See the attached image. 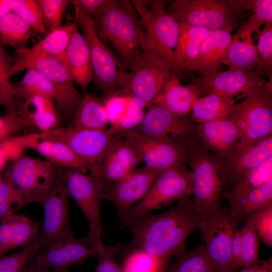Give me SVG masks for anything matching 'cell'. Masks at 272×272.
Segmentation results:
<instances>
[{"label": "cell", "instance_id": "6da1fadb", "mask_svg": "<svg viewBox=\"0 0 272 272\" xmlns=\"http://www.w3.org/2000/svg\"><path fill=\"white\" fill-rule=\"evenodd\" d=\"M202 218L190 197L178 201L163 213L132 218L124 223L132 233L125 248L141 249L169 264L173 257L185 251L186 240L198 229Z\"/></svg>", "mask_w": 272, "mask_h": 272}, {"label": "cell", "instance_id": "7a4b0ae2", "mask_svg": "<svg viewBox=\"0 0 272 272\" xmlns=\"http://www.w3.org/2000/svg\"><path fill=\"white\" fill-rule=\"evenodd\" d=\"M187 151L186 164L192 173V200L196 212L202 217L221 210L223 193L229 183L226 164L208 151L194 134L183 138Z\"/></svg>", "mask_w": 272, "mask_h": 272}, {"label": "cell", "instance_id": "3957f363", "mask_svg": "<svg viewBox=\"0 0 272 272\" xmlns=\"http://www.w3.org/2000/svg\"><path fill=\"white\" fill-rule=\"evenodd\" d=\"M92 18L100 37L111 44L123 68L129 70L141 51L144 34L141 21L131 2L109 0Z\"/></svg>", "mask_w": 272, "mask_h": 272}, {"label": "cell", "instance_id": "277c9868", "mask_svg": "<svg viewBox=\"0 0 272 272\" xmlns=\"http://www.w3.org/2000/svg\"><path fill=\"white\" fill-rule=\"evenodd\" d=\"M131 3L146 29L141 51L160 59L173 71L179 22L166 10L168 1L133 0Z\"/></svg>", "mask_w": 272, "mask_h": 272}, {"label": "cell", "instance_id": "5b68a950", "mask_svg": "<svg viewBox=\"0 0 272 272\" xmlns=\"http://www.w3.org/2000/svg\"><path fill=\"white\" fill-rule=\"evenodd\" d=\"M229 117L240 132V143L233 162L253 144L272 135L271 77L262 87L241 103H236Z\"/></svg>", "mask_w": 272, "mask_h": 272}, {"label": "cell", "instance_id": "8992f818", "mask_svg": "<svg viewBox=\"0 0 272 272\" xmlns=\"http://www.w3.org/2000/svg\"><path fill=\"white\" fill-rule=\"evenodd\" d=\"M167 11L178 22L232 32L245 11L243 1L175 0Z\"/></svg>", "mask_w": 272, "mask_h": 272}, {"label": "cell", "instance_id": "52a82bcc", "mask_svg": "<svg viewBox=\"0 0 272 272\" xmlns=\"http://www.w3.org/2000/svg\"><path fill=\"white\" fill-rule=\"evenodd\" d=\"M41 132V139L60 141L67 145L86 164L90 175L103 192L102 166L108 148L115 138L107 128L94 130L82 128L73 124Z\"/></svg>", "mask_w": 272, "mask_h": 272}, {"label": "cell", "instance_id": "ba28073f", "mask_svg": "<svg viewBox=\"0 0 272 272\" xmlns=\"http://www.w3.org/2000/svg\"><path fill=\"white\" fill-rule=\"evenodd\" d=\"M75 8V20L82 30V36L89 49L94 82L105 94L110 96L125 84L128 72L119 59L106 46L99 36L92 17Z\"/></svg>", "mask_w": 272, "mask_h": 272}, {"label": "cell", "instance_id": "9c48e42d", "mask_svg": "<svg viewBox=\"0 0 272 272\" xmlns=\"http://www.w3.org/2000/svg\"><path fill=\"white\" fill-rule=\"evenodd\" d=\"M192 196V173L186 164L161 172L144 198L132 207L122 220L124 223Z\"/></svg>", "mask_w": 272, "mask_h": 272}, {"label": "cell", "instance_id": "30bf717a", "mask_svg": "<svg viewBox=\"0 0 272 272\" xmlns=\"http://www.w3.org/2000/svg\"><path fill=\"white\" fill-rule=\"evenodd\" d=\"M101 239L89 234L82 238L73 233L57 239L41 248L34 261L39 265L52 268L55 272H67L75 264L82 265L88 258L109 249Z\"/></svg>", "mask_w": 272, "mask_h": 272}, {"label": "cell", "instance_id": "8fae6325", "mask_svg": "<svg viewBox=\"0 0 272 272\" xmlns=\"http://www.w3.org/2000/svg\"><path fill=\"white\" fill-rule=\"evenodd\" d=\"M6 174L20 193L24 207L33 202L42 204L57 172L55 166L48 161L22 154L12 161Z\"/></svg>", "mask_w": 272, "mask_h": 272}, {"label": "cell", "instance_id": "7c38bea8", "mask_svg": "<svg viewBox=\"0 0 272 272\" xmlns=\"http://www.w3.org/2000/svg\"><path fill=\"white\" fill-rule=\"evenodd\" d=\"M174 72L157 58L141 51L131 65L126 81L117 91L151 104Z\"/></svg>", "mask_w": 272, "mask_h": 272}, {"label": "cell", "instance_id": "4fadbf2b", "mask_svg": "<svg viewBox=\"0 0 272 272\" xmlns=\"http://www.w3.org/2000/svg\"><path fill=\"white\" fill-rule=\"evenodd\" d=\"M57 170L70 197L74 198L88 221L89 234L101 238V236L105 235L100 213L103 191L90 174L74 169Z\"/></svg>", "mask_w": 272, "mask_h": 272}, {"label": "cell", "instance_id": "5bb4252c", "mask_svg": "<svg viewBox=\"0 0 272 272\" xmlns=\"http://www.w3.org/2000/svg\"><path fill=\"white\" fill-rule=\"evenodd\" d=\"M227 209L202 217L198 230L208 256L216 272H235L231 255L234 229Z\"/></svg>", "mask_w": 272, "mask_h": 272}, {"label": "cell", "instance_id": "9a60e30c", "mask_svg": "<svg viewBox=\"0 0 272 272\" xmlns=\"http://www.w3.org/2000/svg\"><path fill=\"white\" fill-rule=\"evenodd\" d=\"M122 137L132 145L145 166L151 169L161 172L186 163L187 151L183 138H149L130 133Z\"/></svg>", "mask_w": 272, "mask_h": 272}, {"label": "cell", "instance_id": "2e32d148", "mask_svg": "<svg viewBox=\"0 0 272 272\" xmlns=\"http://www.w3.org/2000/svg\"><path fill=\"white\" fill-rule=\"evenodd\" d=\"M191 82L197 85L200 95L215 93L236 100L245 99L266 83L254 71L231 69L225 72H213Z\"/></svg>", "mask_w": 272, "mask_h": 272}, {"label": "cell", "instance_id": "e0dca14e", "mask_svg": "<svg viewBox=\"0 0 272 272\" xmlns=\"http://www.w3.org/2000/svg\"><path fill=\"white\" fill-rule=\"evenodd\" d=\"M70 197L57 173L49 192L41 205L44 210V220L35 241L40 249L57 239L73 233L69 220Z\"/></svg>", "mask_w": 272, "mask_h": 272}, {"label": "cell", "instance_id": "ac0fdd59", "mask_svg": "<svg viewBox=\"0 0 272 272\" xmlns=\"http://www.w3.org/2000/svg\"><path fill=\"white\" fill-rule=\"evenodd\" d=\"M27 71L23 79L14 85L15 98L23 101L33 94L43 95L55 101L65 116L73 118L84 95L76 89H67L52 82L35 70Z\"/></svg>", "mask_w": 272, "mask_h": 272}, {"label": "cell", "instance_id": "d6986e66", "mask_svg": "<svg viewBox=\"0 0 272 272\" xmlns=\"http://www.w3.org/2000/svg\"><path fill=\"white\" fill-rule=\"evenodd\" d=\"M160 173L146 166L137 168L122 180L108 184L102 198L114 205L122 220L127 211L146 195Z\"/></svg>", "mask_w": 272, "mask_h": 272}, {"label": "cell", "instance_id": "ffe728a7", "mask_svg": "<svg viewBox=\"0 0 272 272\" xmlns=\"http://www.w3.org/2000/svg\"><path fill=\"white\" fill-rule=\"evenodd\" d=\"M194 133L204 147L223 161L228 169L240 143V132L235 122L229 116L195 124Z\"/></svg>", "mask_w": 272, "mask_h": 272}, {"label": "cell", "instance_id": "44dd1931", "mask_svg": "<svg viewBox=\"0 0 272 272\" xmlns=\"http://www.w3.org/2000/svg\"><path fill=\"white\" fill-rule=\"evenodd\" d=\"M195 125L190 116H178L161 106L151 104L147 107L141 123L126 133L149 138H182L194 133Z\"/></svg>", "mask_w": 272, "mask_h": 272}, {"label": "cell", "instance_id": "7402d4cb", "mask_svg": "<svg viewBox=\"0 0 272 272\" xmlns=\"http://www.w3.org/2000/svg\"><path fill=\"white\" fill-rule=\"evenodd\" d=\"M140 162L137 152L126 138H115L108 148L102 166L106 187L126 177L137 168Z\"/></svg>", "mask_w": 272, "mask_h": 272}, {"label": "cell", "instance_id": "603a6c76", "mask_svg": "<svg viewBox=\"0 0 272 272\" xmlns=\"http://www.w3.org/2000/svg\"><path fill=\"white\" fill-rule=\"evenodd\" d=\"M57 58L64 65L73 82L85 92L94 79V71L89 48L78 25L64 52Z\"/></svg>", "mask_w": 272, "mask_h": 272}, {"label": "cell", "instance_id": "cb8c5ba5", "mask_svg": "<svg viewBox=\"0 0 272 272\" xmlns=\"http://www.w3.org/2000/svg\"><path fill=\"white\" fill-rule=\"evenodd\" d=\"M200 97L197 85H183L174 72L162 91L152 104L161 106L180 117L189 116L192 107Z\"/></svg>", "mask_w": 272, "mask_h": 272}, {"label": "cell", "instance_id": "d4e9b609", "mask_svg": "<svg viewBox=\"0 0 272 272\" xmlns=\"http://www.w3.org/2000/svg\"><path fill=\"white\" fill-rule=\"evenodd\" d=\"M223 197L228 202L229 218L236 227L241 221H246L255 212L272 203V181L241 194H235L225 189Z\"/></svg>", "mask_w": 272, "mask_h": 272}, {"label": "cell", "instance_id": "484cf974", "mask_svg": "<svg viewBox=\"0 0 272 272\" xmlns=\"http://www.w3.org/2000/svg\"><path fill=\"white\" fill-rule=\"evenodd\" d=\"M232 32L225 29L211 30L202 41L197 57L187 72H198L202 76L218 71L231 42Z\"/></svg>", "mask_w": 272, "mask_h": 272}, {"label": "cell", "instance_id": "4316f807", "mask_svg": "<svg viewBox=\"0 0 272 272\" xmlns=\"http://www.w3.org/2000/svg\"><path fill=\"white\" fill-rule=\"evenodd\" d=\"M78 24L74 20L73 23L49 32L45 37L37 43L33 47L26 50H18L20 56L15 59L10 74L23 64L37 58L43 56L59 57L64 52Z\"/></svg>", "mask_w": 272, "mask_h": 272}, {"label": "cell", "instance_id": "83f0119b", "mask_svg": "<svg viewBox=\"0 0 272 272\" xmlns=\"http://www.w3.org/2000/svg\"><path fill=\"white\" fill-rule=\"evenodd\" d=\"M210 32L207 28L179 22L178 40L173 56L174 72L177 74L188 72Z\"/></svg>", "mask_w": 272, "mask_h": 272}, {"label": "cell", "instance_id": "f1b7e54d", "mask_svg": "<svg viewBox=\"0 0 272 272\" xmlns=\"http://www.w3.org/2000/svg\"><path fill=\"white\" fill-rule=\"evenodd\" d=\"M15 107L17 113L40 132L57 127L59 119L54 101L46 96L33 94L22 101H15Z\"/></svg>", "mask_w": 272, "mask_h": 272}, {"label": "cell", "instance_id": "f546056e", "mask_svg": "<svg viewBox=\"0 0 272 272\" xmlns=\"http://www.w3.org/2000/svg\"><path fill=\"white\" fill-rule=\"evenodd\" d=\"M223 63L233 70L253 71L256 69L258 53L251 35H241L236 32L232 34Z\"/></svg>", "mask_w": 272, "mask_h": 272}, {"label": "cell", "instance_id": "4dcf8cb0", "mask_svg": "<svg viewBox=\"0 0 272 272\" xmlns=\"http://www.w3.org/2000/svg\"><path fill=\"white\" fill-rule=\"evenodd\" d=\"M272 156V135L253 144L242 153L228 169L229 183L232 186L248 171Z\"/></svg>", "mask_w": 272, "mask_h": 272}, {"label": "cell", "instance_id": "1f68e13d", "mask_svg": "<svg viewBox=\"0 0 272 272\" xmlns=\"http://www.w3.org/2000/svg\"><path fill=\"white\" fill-rule=\"evenodd\" d=\"M236 102L234 99L215 93L199 97L192 107L190 119L195 124H201L227 118Z\"/></svg>", "mask_w": 272, "mask_h": 272}, {"label": "cell", "instance_id": "d6a6232c", "mask_svg": "<svg viewBox=\"0 0 272 272\" xmlns=\"http://www.w3.org/2000/svg\"><path fill=\"white\" fill-rule=\"evenodd\" d=\"M54 166L77 169L85 173L86 163L64 143L40 138L31 147Z\"/></svg>", "mask_w": 272, "mask_h": 272}, {"label": "cell", "instance_id": "836d02e7", "mask_svg": "<svg viewBox=\"0 0 272 272\" xmlns=\"http://www.w3.org/2000/svg\"><path fill=\"white\" fill-rule=\"evenodd\" d=\"M73 124L94 130H106L109 125L102 99L85 94L73 116Z\"/></svg>", "mask_w": 272, "mask_h": 272}, {"label": "cell", "instance_id": "e575fe53", "mask_svg": "<svg viewBox=\"0 0 272 272\" xmlns=\"http://www.w3.org/2000/svg\"><path fill=\"white\" fill-rule=\"evenodd\" d=\"M35 70L52 82L67 89H75L62 62L57 57L43 56L32 60L10 74V77L24 70Z\"/></svg>", "mask_w": 272, "mask_h": 272}, {"label": "cell", "instance_id": "d590c367", "mask_svg": "<svg viewBox=\"0 0 272 272\" xmlns=\"http://www.w3.org/2000/svg\"><path fill=\"white\" fill-rule=\"evenodd\" d=\"M34 31L13 12L0 18V44L18 50L24 49Z\"/></svg>", "mask_w": 272, "mask_h": 272}, {"label": "cell", "instance_id": "8d00e7d4", "mask_svg": "<svg viewBox=\"0 0 272 272\" xmlns=\"http://www.w3.org/2000/svg\"><path fill=\"white\" fill-rule=\"evenodd\" d=\"M163 272H216L203 243L175 257Z\"/></svg>", "mask_w": 272, "mask_h": 272}, {"label": "cell", "instance_id": "74e56055", "mask_svg": "<svg viewBox=\"0 0 272 272\" xmlns=\"http://www.w3.org/2000/svg\"><path fill=\"white\" fill-rule=\"evenodd\" d=\"M245 11L250 10L252 15L243 22L236 33L241 35L257 33L262 25L272 22L271 0L243 1Z\"/></svg>", "mask_w": 272, "mask_h": 272}, {"label": "cell", "instance_id": "f35d334b", "mask_svg": "<svg viewBox=\"0 0 272 272\" xmlns=\"http://www.w3.org/2000/svg\"><path fill=\"white\" fill-rule=\"evenodd\" d=\"M126 252L120 264L122 272H163L169 264L137 248H125Z\"/></svg>", "mask_w": 272, "mask_h": 272}, {"label": "cell", "instance_id": "ab89813d", "mask_svg": "<svg viewBox=\"0 0 272 272\" xmlns=\"http://www.w3.org/2000/svg\"><path fill=\"white\" fill-rule=\"evenodd\" d=\"M272 181V156L248 171L229 190L235 194L244 193Z\"/></svg>", "mask_w": 272, "mask_h": 272}, {"label": "cell", "instance_id": "60d3db41", "mask_svg": "<svg viewBox=\"0 0 272 272\" xmlns=\"http://www.w3.org/2000/svg\"><path fill=\"white\" fill-rule=\"evenodd\" d=\"M12 230V249L24 247L34 242L40 230V222L27 216L14 213L10 216Z\"/></svg>", "mask_w": 272, "mask_h": 272}, {"label": "cell", "instance_id": "b9f144b4", "mask_svg": "<svg viewBox=\"0 0 272 272\" xmlns=\"http://www.w3.org/2000/svg\"><path fill=\"white\" fill-rule=\"evenodd\" d=\"M41 132L22 135H12L0 142V171L5 165L13 161L23 154V152L31 147L40 138Z\"/></svg>", "mask_w": 272, "mask_h": 272}, {"label": "cell", "instance_id": "7bdbcfd3", "mask_svg": "<svg viewBox=\"0 0 272 272\" xmlns=\"http://www.w3.org/2000/svg\"><path fill=\"white\" fill-rule=\"evenodd\" d=\"M256 34L258 63L254 72L261 78L269 77L272 76V22L265 24Z\"/></svg>", "mask_w": 272, "mask_h": 272}, {"label": "cell", "instance_id": "ee69618b", "mask_svg": "<svg viewBox=\"0 0 272 272\" xmlns=\"http://www.w3.org/2000/svg\"><path fill=\"white\" fill-rule=\"evenodd\" d=\"M240 229L243 267H247L255 264L260 260L259 258V238L254 228L251 216L246 220L244 224Z\"/></svg>", "mask_w": 272, "mask_h": 272}, {"label": "cell", "instance_id": "f6af8a7d", "mask_svg": "<svg viewBox=\"0 0 272 272\" xmlns=\"http://www.w3.org/2000/svg\"><path fill=\"white\" fill-rule=\"evenodd\" d=\"M149 105L140 98L130 96L127 112L118 125L109 127L108 130L115 138L121 137L126 132L137 127L142 122Z\"/></svg>", "mask_w": 272, "mask_h": 272}, {"label": "cell", "instance_id": "bcb514c9", "mask_svg": "<svg viewBox=\"0 0 272 272\" xmlns=\"http://www.w3.org/2000/svg\"><path fill=\"white\" fill-rule=\"evenodd\" d=\"M13 12L25 21L37 33L46 35L40 9L36 0H13Z\"/></svg>", "mask_w": 272, "mask_h": 272}, {"label": "cell", "instance_id": "7dc6e473", "mask_svg": "<svg viewBox=\"0 0 272 272\" xmlns=\"http://www.w3.org/2000/svg\"><path fill=\"white\" fill-rule=\"evenodd\" d=\"M39 249L34 241L15 253L0 256V272H25Z\"/></svg>", "mask_w": 272, "mask_h": 272}, {"label": "cell", "instance_id": "c3c4849f", "mask_svg": "<svg viewBox=\"0 0 272 272\" xmlns=\"http://www.w3.org/2000/svg\"><path fill=\"white\" fill-rule=\"evenodd\" d=\"M23 207V199L18 189L6 174L0 181V223Z\"/></svg>", "mask_w": 272, "mask_h": 272}, {"label": "cell", "instance_id": "681fc988", "mask_svg": "<svg viewBox=\"0 0 272 272\" xmlns=\"http://www.w3.org/2000/svg\"><path fill=\"white\" fill-rule=\"evenodd\" d=\"M39 6L44 24L51 32L61 26L63 14L70 2L67 0H36Z\"/></svg>", "mask_w": 272, "mask_h": 272}, {"label": "cell", "instance_id": "f907efd6", "mask_svg": "<svg viewBox=\"0 0 272 272\" xmlns=\"http://www.w3.org/2000/svg\"><path fill=\"white\" fill-rule=\"evenodd\" d=\"M130 96L116 91L102 99L108 116L110 127L118 125L126 114Z\"/></svg>", "mask_w": 272, "mask_h": 272}, {"label": "cell", "instance_id": "816d5d0a", "mask_svg": "<svg viewBox=\"0 0 272 272\" xmlns=\"http://www.w3.org/2000/svg\"><path fill=\"white\" fill-rule=\"evenodd\" d=\"M254 228L260 240L272 247V203L260 209L252 216Z\"/></svg>", "mask_w": 272, "mask_h": 272}, {"label": "cell", "instance_id": "f5cc1de1", "mask_svg": "<svg viewBox=\"0 0 272 272\" xmlns=\"http://www.w3.org/2000/svg\"><path fill=\"white\" fill-rule=\"evenodd\" d=\"M125 247V244H122L110 246L108 250L99 254L96 272H122L121 266L115 256Z\"/></svg>", "mask_w": 272, "mask_h": 272}, {"label": "cell", "instance_id": "db71d44e", "mask_svg": "<svg viewBox=\"0 0 272 272\" xmlns=\"http://www.w3.org/2000/svg\"><path fill=\"white\" fill-rule=\"evenodd\" d=\"M30 125L15 111L0 116V142L9 137L14 135L19 130Z\"/></svg>", "mask_w": 272, "mask_h": 272}, {"label": "cell", "instance_id": "11a10c76", "mask_svg": "<svg viewBox=\"0 0 272 272\" xmlns=\"http://www.w3.org/2000/svg\"><path fill=\"white\" fill-rule=\"evenodd\" d=\"M15 61V58L10 55L0 44V86H14L9 77V73Z\"/></svg>", "mask_w": 272, "mask_h": 272}, {"label": "cell", "instance_id": "9f6ffc18", "mask_svg": "<svg viewBox=\"0 0 272 272\" xmlns=\"http://www.w3.org/2000/svg\"><path fill=\"white\" fill-rule=\"evenodd\" d=\"M231 255L234 266L236 270L243 266L242 251L241 232L240 228L235 227L233 231L231 243Z\"/></svg>", "mask_w": 272, "mask_h": 272}, {"label": "cell", "instance_id": "6f0895ef", "mask_svg": "<svg viewBox=\"0 0 272 272\" xmlns=\"http://www.w3.org/2000/svg\"><path fill=\"white\" fill-rule=\"evenodd\" d=\"M12 230L10 216L0 223V256L12 249Z\"/></svg>", "mask_w": 272, "mask_h": 272}, {"label": "cell", "instance_id": "680465c9", "mask_svg": "<svg viewBox=\"0 0 272 272\" xmlns=\"http://www.w3.org/2000/svg\"><path fill=\"white\" fill-rule=\"evenodd\" d=\"M109 0H74L70 2L78 7L84 13L91 17L100 12Z\"/></svg>", "mask_w": 272, "mask_h": 272}, {"label": "cell", "instance_id": "91938a15", "mask_svg": "<svg viewBox=\"0 0 272 272\" xmlns=\"http://www.w3.org/2000/svg\"><path fill=\"white\" fill-rule=\"evenodd\" d=\"M15 89L13 87L0 86V105L14 109L15 104Z\"/></svg>", "mask_w": 272, "mask_h": 272}, {"label": "cell", "instance_id": "94428289", "mask_svg": "<svg viewBox=\"0 0 272 272\" xmlns=\"http://www.w3.org/2000/svg\"><path fill=\"white\" fill-rule=\"evenodd\" d=\"M238 272H272V257L266 260L260 259L250 266L242 268Z\"/></svg>", "mask_w": 272, "mask_h": 272}, {"label": "cell", "instance_id": "6125c7cd", "mask_svg": "<svg viewBox=\"0 0 272 272\" xmlns=\"http://www.w3.org/2000/svg\"><path fill=\"white\" fill-rule=\"evenodd\" d=\"M13 0H0V18L13 12Z\"/></svg>", "mask_w": 272, "mask_h": 272}, {"label": "cell", "instance_id": "be15d7a7", "mask_svg": "<svg viewBox=\"0 0 272 272\" xmlns=\"http://www.w3.org/2000/svg\"><path fill=\"white\" fill-rule=\"evenodd\" d=\"M25 272H52L50 269L36 264L34 259L28 264Z\"/></svg>", "mask_w": 272, "mask_h": 272}, {"label": "cell", "instance_id": "e7e4bbea", "mask_svg": "<svg viewBox=\"0 0 272 272\" xmlns=\"http://www.w3.org/2000/svg\"><path fill=\"white\" fill-rule=\"evenodd\" d=\"M1 172H2V171H0V181H1V178H2V176H1Z\"/></svg>", "mask_w": 272, "mask_h": 272}]
</instances>
